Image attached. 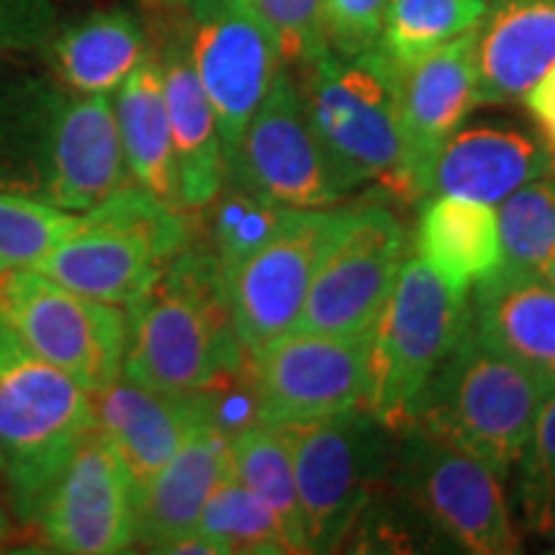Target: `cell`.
Instances as JSON below:
<instances>
[{
	"label": "cell",
	"instance_id": "1",
	"mask_svg": "<svg viewBox=\"0 0 555 555\" xmlns=\"http://www.w3.org/2000/svg\"><path fill=\"white\" fill-rule=\"evenodd\" d=\"M111 95L50 78L0 86V191L86 214L127 183Z\"/></svg>",
	"mask_w": 555,
	"mask_h": 555
},
{
	"label": "cell",
	"instance_id": "2",
	"mask_svg": "<svg viewBox=\"0 0 555 555\" xmlns=\"http://www.w3.org/2000/svg\"><path fill=\"white\" fill-rule=\"evenodd\" d=\"M121 376L165 391H196L247 367L211 242L198 234L127 307Z\"/></svg>",
	"mask_w": 555,
	"mask_h": 555
},
{
	"label": "cell",
	"instance_id": "3",
	"mask_svg": "<svg viewBox=\"0 0 555 555\" xmlns=\"http://www.w3.org/2000/svg\"><path fill=\"white\" fill-rule=\"evenodd\" d=\"M93 427L86 388L34 356L0 314V481L21 522L39 525L54 481Z\"/></svg>",
	"mask_w": 555,
	"mask_h": 555
},
{
	"label": "cell",
	"instance_id": "4",
	"mask_svg": "<svg viewBox=\"0 0 555 555\" xmlns=\"http://www.w3.org/2000/svg\"><path fill=\"white\" fill-rule=\"evenodd\" d=\"M193 237L191 211L127 180L31 268L80 296L131 307Z\"/></svg>",
	"mask_w": 555,
	"mask_h": 555
},
{
	"label": "cell",
	"instance_id": "5",
	"mask_svg": "<svg viewBox=\"0 0 555 555\" xmlns=\"http://www.w3.org/2000/svg\"><path fill=\"white\" fill-rule=\"evenodd\" d=\"M301 73L309 127L337 189L345 196L363 185L391 191L401 163L397 65L380 47L358 54L327 50Z\"/></svg>",
	"mask_w": 555,
	"mask_h": 555
},
{
	"label": "cell",
	"instance_id": "6",
	"mask_svg": "<svg viewBox=\"0 0 555 555\" xmlns=\"http://www.w3.org/2000/svg\"><path fill=\"white\" fill-rule=\"evenodd\" d=\"M547 393L530 373L486 347L468 319L453 352L422 393L414 425L476 455L506 481L530 442Z\"/></svg>",
	"mask_w": 555,
	"mask_h": 555
},
{
	"label": "cell",
	"instance_id": "7",
	"mask_svg": "<svg viewBox=\"0 0 555 555\" xmlns=\"http://www.w3.org/2000/svg\"><path fill=\"white\" fill-rule=\"evenodd\" d=\"M371 327L365 406L393 435L414 425L416 404L468 327V294L450 288L420 255H406Z\"/></svg>",
	"mask_w": 555,
	"mask_h": 555
},
{
	"label": "cell",
	"instance_id": "8",
	"mask_svg": "<svg viewBox=\"0 0 555 555\" xmlns=\"http://www.w3.org/2000/svg\"><path fill=\"white\" fill-rule=\"evenodd\" d=\"M278 427L296 474L309 553H335L373 496L386 489L397 435L365 404Z\"/></svg>",
	"mask_w": 555,
	"mask_h": 555
},
{
	"label": "cell",
	"instance_id": "9",
	"mask_svg": "<svg viewBox=\"0 0 555 555\" xmlns=\"http://www.w3.org/2000/svg\"><path fill=\"white\" fill-rule=\"evenodd\" d=\"M386 486L463 553L522 551L502 478L476 455L416 425L397 435Z\"/></svg>",
	"mask_w": 555,
	"mask_h": 555
},
{
	"label": "cell",
	"instance_id": "10",
	"mask_svg": "<svg viewBox=\"0 0 555 555\" xmlns=\"http://www.w3.org/2000/svg\"><path fill=\"white\" fill-rule=\"evenodd\" d=\"M0 314L34 356L60 367L88 393L121 376L127 311L80 296L34 268L0 275Z\"/></svg>",
	"mask_w": 555,
	"mask_h": 555
},
{
	"label": "cell",
	"instance_id": "11",
	"mask_svg": "<svg viewBox=\"0 0 555 555\" xmlns=\"http://www.w3.org/2000/svg\"><path fill=\"white\" fill-rule=\"evenodd\" d=\"M406 229L386 204L343 206L296 330L363 335L384 309L406 258Z\"/></svg>",
	"mask_w": 555,
	"mask_h": 555
},
{
	"label": "cell",
	"instance_id": "12",
	"mask_svg": "<svg viewBox=\"0 0 555 555\" xmlns=\"http://www.w3.org/2000/svg\"><path fill=\"white\" fill-rule=\"evenodd\" d=\"M189 9V52L217 114L224 168H229L249 119L283 67V57L255 0H191Z\"/></svg>",
	"mask_w": 555,
	"mask_h": 555
},
{
	"label": "cell",
	"instance_id": "13",
	"mask_svg": "<svg viewBox=\"0 0 555 555\" xmlns=\"http://www.w3.org/2000/svg\"><path fill=\"white\" fill-rule=\"evenodd\" d=\"M339 214L343 206L288 208L275 232L224 273L232 322L247 358L296 330Z\"/></svg>",
	"mask_w": 555,
	"mask_h": 555
},
{
	"label": "cell",
	"instance_id": "14",
	"mask_svg": "<svg viewBox=\"0 0 555 555\" xmlns=\"http://www.w3.org/2000/svg\"><path fill=\"white\" fill-rule=\"evenodd\" d=\"M371 332L291 330L247 358L262 425H291L365 404Z\"/></svg>",
	"mask_w": 555,
	"mask_h": 555
},
{
	"label": "cell",
	"instance_id": "15",
	"mask_svg": "<svg viewBox=\"0 0 555 555\" xmlns=\"http://www.w3.org/2000/svg\"><path fill=\"white\" fill-rule=\"evenodd\" d=\"M37 527L57 553L116 555L137 545V483L99 425L62 468Z\"/></svg>",
	"mask_w": 555,
	"mask_h": 555
},
{
	"label": "cell",
	"instance_id": "16",
	"mask_svg": "<svg viewBox=\"0 0 555 555\" xmlns=\"http://www.w3.org/2000/svg\"><path fill=\"white\" fill-rule=\"evenodd\" d=\"M224 183L242 185L281 206L324 208L345 196L309 127L301 90L286 67L249 119Z\"/></svg>",
	"mask_w": 555,
	"mask_h": 555
},
{
	"label": "cell",
	"instance_id": "17",
	"mask_svg": "<svg viewBox=\"0 0 555 555\" xmlns=\"http://www.w3.org/2000/svg\"><path fill=\"white\" fill-rule=\"evenodd\" d=\"M476 29L461 34L440 50L397 65L401 163L391 196L416 201L427 196V180L437 155L476 106Z\"/></svg>",
	"mask_w": 555,
	"mask_h": 555
},
{
	"label": "cell",
	"instance_id": "18",
	"mask_svg": "<svg viewBox=\"0 0 555 555\" xmlns=\"http://www.w3.org/2000/svg\"><path fill=\"white\" fill-rule=\"evenodd\" d=\"M95 425L119 450L131 478L142 486L157 474L191 435L208 427L206 397L196 391H165L119 376L90 393Z\"/></svg>",
	"mask_w": 555,
	"mask_h": 555
},
{
	"label": "cell",
	"instance_id": "19",
	"mask_svg": "<svg viewBox=\"0 0 555 555\" xmlns=\"http://www.w3.org/2000/svg\"><path fill=\"white\" fill-rule=\"evenodd\" d=\"M553 172L555 157L540 134L504 121L463 124L429 170L427 196H461L496 206Z\"/></svg>",
	"mask_w": 555,
	"mask_h": 555
},
{
	"label": "cell",
	"instance_id": "20",
	"mask_svg": "<svg viewBox=\"0 0 555 555\" xmlns=\"http://www.w3.org/2000/svg\"><path fill=\"white\" fill-rule=\"evenodd\" d=\"M155 54L170 116L180 208L204 211L224 189L227 168L217 114L193 67L185 24L163 34Z\"/></svg>",
	"mask_w": 555,
	"mask_h": 555
},
{
	"label": "cell",
	"instance_id": "21",
	"mask_svg": "<svg viewBox=\"0 0 555 555\" xmlns=\"http://www.w3.org/2000/svg\"><path fill=\"white\" fill-rule=\"evenodd\" d=\"M468 307L486 347L555 391V288L543 275L496 270L470 288Z\"/></svg>",
	"mask_w": 555,
	"mask_h": 555
},
{
	"label": "cell",
	"instance_id": "22",
	"mask_svg": "<svg viewBox=\"0 0 555 555\" xmlns=\"http://www.w3.org/2000/svg\"><path fill=\"white\" fill-rule=\"evenodd\" d=\"M474 52L481 106L522 101L555 62V0H489Z\"/></svg>",
	"mask_w": 555,
	"mask_h": 555
},
{
	"label": "cell",
	"instance_id": "23",
	"mask_svg": "<svg viewBox=\"0 0 555 555\" xmlns=\"http://www.w3.org/2000/svg\"><path fill=\"white\" fill-rule=\"evenodd\" d=\"M229 476V437L214 427L191 435L155 476L137 486V545L163 553L172 540L196 530L208 496Z\"/></svg>",
	"mask_w": 555,
	"mask_h": 555
},
{
	"label": "cell",
	"instance_id": "24",
	"mask_svg": "<svg viewBox=\"0 0 555 555\" xmlns=\"http://www.w3.org/2000/svg\"><path fill=\"white\" fill-rule=\"evenodd\" d=\"M54 75L80 95H111L150 54L144 24L127 9L95 11L47 41Z\"/></svg>",
	"mask_w": 555,
	"mask_h": 555
},
{
	"label": "cell",
	"instance_id": "25",
	"mask_svg": "<svg viewBox=\"0 0 555 555\" xmlns=\"http://www.w3.org/2000/svg\"><path fill=\"white\" fill-rule=\"evenodd\" d=\"M414 253L450 288L470 294L502 268V240L491 204L461 196H433L416 219Z\"/></svg>",
	"mask_w": 555,
	"mask_h": 555
},
{
	"label": "cell",
	"instance_id": "26",
	"mask_svg": "<svg viewBox=\"0 0 555 555\" xmlns=\"http://www.w3.org/2000/svg\"><path fill=\"white\" fill-rule=\"evenodd\" d=\"M114 114L131 180L165 204L180 208L170 116L155 52L116 90Z\"/></svg>",
	"mask_w": 555,
	"mask_h": 555
},
{
	"label": "cell",
	"instance_id": "27",
	"mask_svg": "<svg viewBox=\"0 0 555 555\" xmlns=\"http://www.w3.org/2000/svg\"><path fill=\"white\" fill-rule=\"evenodd\" d=\"M232 476L266 502L283 527L291 553H309L296 474L286 440L273 425H249L229 437Z\"/></svg>",
	"mask_w": 555,
	"mask_h": 555
},
{
	"label": "cell",
	"instance_id": "28",
	"mask_svg": "<svg viewBox=\"0 0 555 555\" xmlns=\"http://www.w3.org/2000/svg\"><path fill=\"white\" fill-rule=\"evenodd\" d=\"M489 0H391L378 47L393 65L440 50L481 24Z\"/></svg>",
	"mask_w": 555,
	"mask_h": 555
},
{
	"label": "cell",
	"instance_id": "29",
	"mask_svg": "<svg viewBox=\"0 0 555 555\" xmlns=\"http://www.w3.org/2000/svg\"><path fill=\"white\" fill-rule=\"evenodd\" d=\"M504 273L543 275L555 258V180L538 178L499 204Z\"/></svg>",
	"mask_w": 555,
	"mask_h": 555
},
{
	"label": "cell",
	"instance_id": "30",
	"mask_svg": "<svg viewBox=\"0 0 555 555\" xmlns=\"http://www.w3.org/2000/svg\"><path fill=\"white\" fill-rule=\"evenodd\" d=\"M198 532L217 540L224 555H288L283 527L273 509L249 491L245 483L229 476L221 481L201 512Z\"/></svg>",
	"mask_w": 555,
	"mask_h": 555
},
{
	"label": "cell",
	"instance_id": "31",
	"mask_svg": "<svg viewBox=\"0 0 555 555\" xmlns=\"http://www.w3.org/2000/svg\"><path fill=\"white\" fill-rule=\"evenodd\" d=\"M206 208H211L208 242L221 262V273H227L275 232L291 206L275 204L242 185L224 183L219 196Z\"/></svg>",
	"mask_w": 555,
	"mask_h": 555
},
{
	"label": "cell",
	"instance_id": "32",
	"mask_svg": "<svg viewBox=\"0 0 555 555\" xmlns=\"http://www.w3.org/2000/svg\"><path fill=\"white\" fill-rule=\"evenodd\" d=\"M80 224V214L0 191V275L31 268Z\"/></svg>",
	"mask_w": 555,
	"mask_h": 555
},
{
	"label": "cell",
	"instance_id": "33",
	"mask_svg": "<svg viewBox=\"0 0 555 555\" xmlns=\"http://www.w3.org/2000/svg\"><path fill=\"white\" fill-rule=\"evenodd\" d=\"M515 470L525 525L540 535H555V391L540 404L530 442Z\"/></svg>",
	"mask_w": 555,
	"mask_h": 555
},
{
	"label": "cell",
	"instance_id": "34",
	"mask_svg": "<svg viewBox=\"0 0 555 555\" xmlns=\"http://www.w3.org/2000/svg\"><path fill=\"white\" fill-rule=\"evenodd\" d=\"M275 34L283 65L307 67L327 52L322 29V0H255Z\"/></svg>",
	"mask_w": 555,
	"mask_h": 555
},
{
	"label": "cell",
	"instance_id": "35",
	"mask_svg": "<svg viewBox=\"0 0 555 555\" xmlns=\"http://www.w3.org/2000/svg\"><path fill=\"white\" fill-rule=\"evenodd\" d=\"M391 0H322V29L327 50L358 54L378 47Z\"/></svg>",
	"mask_w": 555,
	"mask_h": 555
},
{
	"label": "cell",
	"instance_id": "36",
	"mask_svg": "<svg viewBox=\"0 0 555 555\" xmlns=\"http://www.w3.org/2000/svg\"><path fill=\"white\" fill-rule=\"evenodd\" d=\"M57 31L54 0H0V52L47 47Z\"/></svg>",
	"mask_w": 555,
	"mask_h": 555
},
{
	"label": "cell",
	"instance_id": "37",
	"mask_svg": "<svg viewBox=\"0 0 555 555\" xmlns=\"http://www.w3.org/2000/svg\"><path fill=\"white\" fill-rule=\"evenodd\" d=\"M522 103L530 111L532 121H535L540 139H543L545 147L555 157V62L543 78L527 90Z\"/></svg>",
	"mask_w": 555,
	"mask_h": 555
},
{
	"label": "cell",
	"instance_id": "38",
	"mask_svg": "<svg viewBox=\"0 0 555 555\" xmlns=\"http://www.w3.org/2000/svg\"><path fill=\"white\" fill-rule=\"evenodd\" d=\"M13 538V525L9 515L3 512V506H0V551H3V545L9 543V540Z\"/></svg>",
	"mask_w": 555,
	"mask_h": 555
},
{
	"label": "cell",
	"instance_id": "39",
	"mask_svg": "<svg viewBox=\"0 0 555 555\" xmlns=\"http://www.w3.org/2000/svg\"><path fill=\"white\" fill-rule=\"evenodd\" d=\"M543 278H545V281L551 283V286L555 288V258L545 266V270H543Z\"/></svg>",
	"mask_w": 555,
	"mask_h": 555
},
{
	"label": "cell",
	"instance_id": "40",
	"mask_svg": "<svg viewBox=\"0 0 555 555\" xmlns=\"http://www.w3.org/2000/svg\"><path fill=\"white\" fill-rule=\"evenodd\" d=\"M150 3H157V5H168V9H178V5H189L191 0H150Z\"/></svg>",
	"mask_w": 555,
	"mask_h": 555
}]
</instances>
